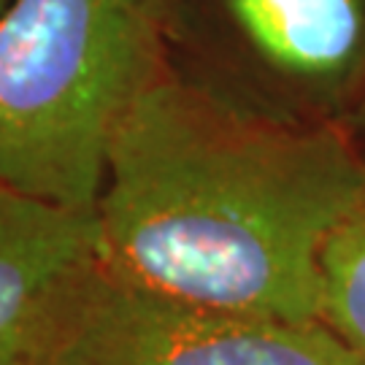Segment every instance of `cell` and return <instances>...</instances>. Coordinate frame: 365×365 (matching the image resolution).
Masks as SVG:
<instances>
[{"label": "cell", "mask_w": 365, "mask_h": 365, "mask_svg": "<svg viewBox=\"0 0 365 365\" xmlns=\"http://www.w3.org/2000/svg\"><path fill=\"white\" fill-rule=\"evenodd\" d=\"M363 203L365 157L341 125L252 106L170 63L111 144L98 260L176 303L319 322L322 249Z\"/></svg>", "instance_id": "obj_1"}, {"label": "cell", "mask_w": 365, "mask_h": 365, "mask_svg": "<svg viewBox=\"0 0 365 365\" xmlns=\"http://www.w3.org/2000/svg\"><path fill=\"white\" fill-rule=\"evenodd\" d=\"M170 66V0H11L0 184L95 214L122 122Z\"/></svg>", "instance_id": "obj_2"}, {"label": "cell", "mask_w": 365, "mask_h": 365, "mask_svg": "<svg viewBox=\"0 0 365 365\" xmlns=\"http://www.w3.org/2000/svg\"><path fill=\"white\" fill-rule=\"evenodd\" d=\"M38 365H365L325 322H284L160 298L101 260L68 289Z\"/></svg>", "instance_id": "obj_3"}, {"label": "cell", "mask_w": 365, "mask_h": 365, "mask_svg": "<svg viewBox=\"0 0 365 365\" xmlns=\"http://www.w3.org/2000/svg\"><path fill=\"white\" fill-rule=\"evenodd\" d=\"M170 25L217 30L262 78L309 108L365 81V0H170Z\"/></svg>", "instance_id": "obj_4"}, {"label": "cell", "mask_w": 365, "mask_h": 365, "mask_svg": "<svg viewBox=\"0 0 365 365\" xmlns=\"http://www.w3.org/2000/svg\"><path fill=\"white\" fill-rule=\"evenodd\" d=\"M95 262V214L0 184V365H38L60 303Z\"/></svg>", "instance_id": "obj_5"}, {"label": "cell", "mask_w": 365, "mask_h": 365, "mask_svg": "<svg viewBox=\"0 0 365 365\" xmlns=\"http://www.w3.org/2000/svg\"><path fill=\"white\" fill-rule=\"evenodd\" d=\"M319 271V322L365 360V203L327 238Z\"/></svg>", "instance_id": "obj_6"}, {"label": "cell", "mask_w": 365, "mask_h": 365, "mask_svg": "<svg viewBox=\"0 0 365 365\" xmlns=\"http://www.w3.org/2000/svg\"><path fill=\"white\" fill-rule=\"evenodd\" d=\"M9 3H11V0H0V16L6 14V9H9Z\"/></svg>", "instance_id": "obj_7"}]
</instances>
